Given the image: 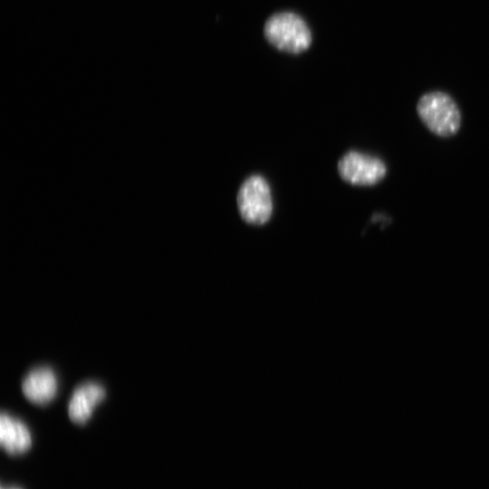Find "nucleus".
I'll use <instances>...</instances> for the list:
<instances>
[{
	"label": "nucleus",
	"instance_id": "1",
	"mask_svg": "<svg viewBox=\"0 0 489 489\" xmlns=\"http://www.w3.org/2000/svg\"><path fill=\"white\" fill-rule=\"evenodd\" d=\"M264 36L279 51L300 54L312 43V34L305 20L291 11L272 14L264 24Z\"/></svg>",
	"mask_w": 489,
	"mask_h": 489
},
{
	"label": "nucleus",
	"instance_id": "4",
	"mask_svg": "<svg viewBox=\"0 0 489 489\" xmlns=\"http://www.w3.org/2000/svg\"><path fill=\"white\" fill-rule=\"evenodd\" d=\"M338 171L340 177L351 185L369 187L382 181L388 169L381 158L351 150L339 160Z\"/></svg>",
	"mask_w": 489,
	"mask_h": 489
},
{
	"label": "nucleus",
	"instance_id": "3",
	"mask_svg": "<svg viewBox=\"0 0 489 489\" xmlns=\"http://www.w3.org/2000/svg\"><path fill=\"white\" fill-rule=\"evenodd\" d=\"M237 206L241 217L250 225L266 223L273 213V199L267 181L253 175L241 185L237 194Z\"/></svg>",
	"mask_w": 489,
	"mask_h": 489
},
{
	"label": "nucleus",
	"instance_id": "6",
	"mask_svg": "<svg viewBox=\"0 0 489 489\" xmlns=\"http://www.w3.org/2000/svg\"><path fill=\"white\" fill-rule=\"evenodd\" d=\"M22 389L30 401L38 405H45L56 395V376L49 368H37L24 378Z\"/></svg>",
	"mask_w": 489,
	"mask_h": 489
},
{
	"label": "nucleus",
	"instance_id": "7",
	"mask_svg": "<svg viewBox=\"0 0 489 489\" xmlns=\"http://www.w3.org/2000/svg\"><path fill=\"white\" fill-rule=\"evenodd\" d=\"M0 442L8 454L16 455L30 448L32 436L23 422L3 413L0 418Z\"/></svg>",
	"mask_w": 489,
	"mask_h": 489
},
{
	"label": "nucleus",
	"instance_id": "8",
	"mask_svg": "<svg viewBox=\"0 0 489 489\" xmlns=\"http://www.w3.org/2000/svg\"><path fill=\"white\" fill-rule=\"evenodd\" d=\"M2 489H4V488H2ZM9 489H18V488H9Z\"/></svg>",
	"mask_w": 489,
	"mask_h": 489
},
{
	"label": "nucleus",
	"instance_id": "5",
	"mask_svg": "<svg viewBox=\"0 0 489 489\" xmlns=\"http://www.w3.org/2000/svg\"><path fill=\"white\" fill-rule=\"evenodd\" d=\"M106 396L105 389L96 383H84L73 392L68 407L71 420L77 424L86 423L91 417L94 408Z\"/></svg>",
	"mask_w": 489,
	"mask_h": 489
},
{
	"label": "nucleus",
	"instance_id": "2",
	"mask_svg": "<svg viewBox=\"0 0 489 489\" xmlns=\"http://www.w3.org/2000/svg\"><path fill=\"white\" fill-rule=\"evenodd\" d=\"M417 113L427 129L440 138L453 137L461 128V111L455 100L443 91L422 95L417 103Z\"/></svg>",
	"mask_w": 489,
	"mask_h": 489
}]
</instances>
